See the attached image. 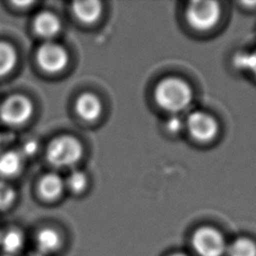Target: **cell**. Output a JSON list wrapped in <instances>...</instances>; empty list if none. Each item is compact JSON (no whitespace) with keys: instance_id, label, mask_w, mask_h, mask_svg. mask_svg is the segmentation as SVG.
<instances>
[{"instance_id":"obj_1","label":"cell","mask_w":256,"mask_h":256,"mask_svg":"<svg viewBox=\"0 0 256 256\" xmlns=\"http://www.w3.org/2000/svg\"><path fill=\"white\" fill-rule=\"evenodd\" d=\"M154 97L162 109L175 114L189 106L192 100V90L184 80L169 77L157 85Z\"/></svg>"},{"instance_id":"obj_2","label":"cell","mask_w":256,"mask_h":256,"mask_svg":"<svg viewBox=\"0 0 256 256\" xmlns=\"http://www.w3.org/2000/svg\"><path fill=\"white\" fill-rule=\"evenodd\" d=\"M82 153V145L75 137L63 135L54 138L49 143L46 157L53 166L70 167L79 161Z\"/></svg>"},{"instance_id":"obj_3","label":"cell","mask_w":256,"mask_h":256,"mask_svg":"<svg viewBox=\"0 0 256 256\" xmlns=\"http://www.w3.org/2000/svg\"><path fill=\"white\" fill-rule=\"evenodd\" d=\"M221 9L218 2L198 0L189 3L186 9V19L189 25L198 31H207L219 21Z\"/></svg>"},{"instance_id":"obj_4","label":"cell","mask_w":256,"mask_h":256,"mask_svg":"<svg viewBox=\"0 0 256 256\" xmlns=\"http://www.w3.org/2000/svg\"><path fill=\"white\" fill-rule=\"evenodd\" d=\"M32 110V103L27 97L23 95H13L1 104L0 119L8 125H19L31 116Z\"/></svg>"},{"instance_id":"obj_5","label":"cell","mask_w":256,"mask_h":256,"mask_svg":"<svg viewBox=\"0 0 256 256\" xmlns=\"http://www.w3.org/2000/svg\"><path fill=\"white\" fill-rule=\"evenodd\" d=\"M192 244L200 256H221L226 248L222 235L211 227L197 230L193 235Z\"/></svg>"},{"instance_id":"obj_6","label":"cell","mask_w":256,"mask_h":256,"mask_svg":"<svg viewBox=\"0 0 256 256\" xmlns=\"http://www.w3.org/2000/svg\"><path fill=\"white\" fill-rule=\"evenodd\" d=\"M185 125L190 135L200 142L212 140L218 131L216 120L211 115L202 111H194L189 114Z\"/></svg>"},{"instance_id":"obj_7","label":"cell","mask_w":256,"mask_h":256,"mask_svg":"<svg viewBox=\"0 0 256 256\" xmlns=\"http://www.w3.org/2000/svg\"><path fill=\"white\" fill-rule=\"evenodd\" d=\"M37 62L47 72H58L68 63L67 51L61 45L54 42L43 43L37 51Z\"/></svg>"},{"instance_id":"obj_8","label":"cell","mask_w":256,"mask_h":256,"mask_svg":"<svg viewBox=\"0 0 256 256\" xmlns=\"http://www.w3.org/2000/svg\"><path fill=\"white\" fill-rule=\"evenodd\" d=\"M75 109L77 114L86 121L96 120L102 111L100 99L92 93H83L76 101Z\"/></svg>"},{"instance_id":"obj_9","label":"cell","mask_w":256,"mask_h":256,"mask_svg":"<svg viewBox=\"0 0 256 256\" xmlns=\"http://www.w3.org/2000/svg\"><path fill=\"white\" fill-rule=\"evenodd\" d=\"M72 11L75 17L86 24L95 22L102 12V5L99 1H76L72 5Z\"/></svg>"},{"instance_id":"obj_10","label":"cell","mask_w":256,"mask_h":256,"mask_svg":"<svg viewBox=\"0 0 256 256\" xmlns=\"http://www.w3.org/2000/svg\"><path fill=\"white\" fill-rule=\"evenodd\" d=\"M60 28L61 23L53 13L41 12L34 19V29L42 37H53L59 32Z\"/></svg>"},{"instance_id":"obj_11","label":"cell","mask_w":256,"mask_h":256,"mask_svg":"<svg viewBox=\"0 0 256 256\" xmlns=\"http://www.w3.org/2000/svg\"><path fill=\"white\" fill-rule=\"evenodd\" d=\"M36 246L39 254L47 255L56 252L61 246V237L57 231L52 228H45L38 232L36 236Z\"/></svg>"},{"instance_id":"obj_12","label":"cell","mask_w":256,"mask_h":256,"mask_svg":"<svg viewBox=\"0 0 256 256\" xmlns=\"http://www.w3.org/2000/svg\"><path fill=\"white\" fill-rule=\"evenodd\" d=\"M63 186V181L59 175L49 173L41 178L38 185V190L42 198L46 200H54L60 196Z\"/></svg>"},{"instance_id":"obj_13","label":"cell","mask_w":256,"mask_h":256,"mask_svg":"<svg viewBox=\"0 0 256 256\" xmlns=\"http://www.w3.org/2000/svg\"><path fill=\"white\" fill-rule=\"evenodd\" d=\"M24 245V236L21 231L16 229L8 230L0 236V246L6 256H14Z\"/></svg>"},{"instance_id":"obj_14","label":"cell","mask_w":256,"mask_h":256,"mask_svg":"<svg viewBox=\"0 0 256 256\" xmlns=\"http://www.w3.org/2000/svg\"><path fill=\"white\" fill-rule=\"evenodd\" d=\"M22 168L21 155L15 151H8L0 155V175L11 177Z\"/></svg>"},{"instance_id":"obj_15","label":"cell","mask_w":256,"mask_h":256,"mask_svg":"<svg viewBox=\"0 0 256 256\" xmlns=\"http://www.w3.org/2000/svg\"><path fill=\"white\" fill-rule=\"evenodd\" d=\"M15 63L16 53L13 47L6 42L0 41V76L11 71Z\"/></svg>"},{"instance_id":"obj_16","label":"cell","mask_w":256,"mask_h":256,"mask_svg":"<svg viewBox=\"0 0 256 256\" xmlns=\"http://www.w3.org/2000/svg\"><path fill=\"white\" fill-rule=\"evenodd\" d=\"M229 256H256V244L247 238L235 240L228 248Z\"/></svg>"},{"instance_id":"obj_17","label":"cell","mask_w":256,"mask_h":256,"mask_svg":"<svg viewBox=\"0 0 256 256\" xmlns=\"http://www.w3.org/2000/svg\"><path fill=\"white\" fill-rule=\"evenodd\" d=\"M234 65L240 70H247L256 77V51L239 53L234 58Z\"/></svg>"},{"instance_id":"obj_18","label":"cell","mask_w":256,"mask_h":256,"mask_svg":"<svg viewBox=\"0 0 256 256\" xmlns=\"http://www.w3.org/2000/svg\"><path fill=\"white\" fill-rule=\"evenodd\" d=\"M66 184L70 188V190H72L75 193H79L86 187L87 177L82 171L74 170L67 177Z\"/></svg>"},{"instance_id":"obj_19","label":"cell","mask_w":256,"mask_h":256,"mask_svg":"<svg viewBox=\"0 0 256 256\" xmlns=\"http://www.w3.org/2000/svg\"><path fill=\"white\" fill-rule=\"evenodd\" d=\"M15 199L14 189L7 183L0 181V210L7 209Z\"/></svg>"},{"instance_id":"obj_20","label":"cell","mask_w":256,"mask_h":256,"mask_svg":"<svg viewBox=\"0 0 256 256\" xmlns=\"http://www.w3.org/2000/svg\"><path fill=\"white\" fill-rule=\"evenodd\" d=\"M184 126L183 120L176 114L172 115L167 121H166V128L171 133H178L181 131V129Z\"/></svg>"},{"instance_id":"obj_21","label":"cell","mask_w":256,"mask_h":256,"mask_svg":"<svg viewBox=\"0 0 256 256\" xmlns=\"http://www.w3.org/2000/svg\"><path fill=\"white\" fill-rule=\"evenodd\" d=\"M36 149V144L35 143H31V142H28L24 145V151L25 153L27 154H31V153H34Z\"/></svg>"},{"instance_id":"obj_22","label":"cell","mask_w":256,"mask_h":256,"mask_svg":"<svg viewBox=\"0 0 256 256\" xmlns=\"http://www.w3.org/2000/svg\"><path fill=\"white\" fill-rule=\"evenodd\" d=\"M171 256H187V255L181 254V253H177V254H173V255H171Z\"/></svg>"},{"instance_id":"obj_23","label":"cell","mask_w":256,"mask_h":256,"mask_svg":"<svg viewBox=\"0 0 256 256\" xmlns=\"http://www.w3.org/2000/svg\"><path fill=\"white\" fill-rule=\"evenodd\" d=\"M31 256H43V255H41V254L37 253V254H33V255H31Z\"/></svg>"},{"instance_id":"obj_24","label":"cell","mask_w":256,"mask_h":256,"mask_svg":"<svg viewBox=\"0 0 256 256\" xmlns=\"http://www.w3.org/2000/svg\"><path fill=\"white\" fill-rule=\"evenodd\" d=\"M0 143H1V136H0Z\"/></svg>"},{"instance_id":"obj_25","label":"cell","mask_w":256,"mask_h":256,"mask_svg":"<svg viewBox=\"0 0 256 256\" xmlns=\"http://www.w3.org/2000/svg\"><path fill=\"white\" fill-rule=\"evenodd\" d=\"M0 236H1V233H0Z\"/></svg>"},{"instance_id":"obj_26","label":"cell","mask_w":256,"mask_h":256,"mask_svg":"<svg viewBox=\"0 0 256 256\" xmlns=\"http://www.w3.org/2000/svg\"><path fill=\"white\" fill-rule=\"evenodd\" d=\"M4 256H6V255H4Z\"/></svg>"}]
</instances>
